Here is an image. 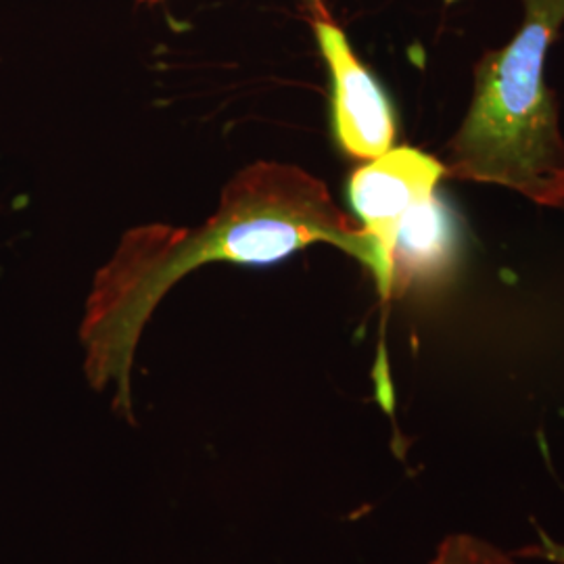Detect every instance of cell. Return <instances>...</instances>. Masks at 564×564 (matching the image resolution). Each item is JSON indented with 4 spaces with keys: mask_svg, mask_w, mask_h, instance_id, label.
<instances>
[{
    "mask_svg": "<svg viewBox=\"0 0 564 564\" xmlns=\"http://www.w3.org/2000/svg\"><path fill=\"white\" fill-rule=\"evenodd\" d=\"M314 242L341 249L379 276L370 235L343 214L324 182L286 163L249 165L199 228H132L95 276L86 303L80 337L88 381L99 391L113 384V408L132 421L130 370L142 328L182 276L209 262H281Z\"/></svg>",
    "mask_w": 564,
    "mask_h": 564,
    "instance_id": "obj_1",
    "label": "cell"
},
{
    "mask_svg": "<svg viewBox=\"0 0 564 564\" xmlns=\"http://www.w3.org/2000/svg\"><path fill=\"white\" fill-rule=\"evenodd\" d=\"M523 23L475 67V95L447 144L445 174L500 184L544 207L564 205V139L545 84L547 51L564 25V0H521Z\"/></svg>",
    "mask_w": 564,
    "mask_h": 564,
    "instance_id": "obj_2",
    "label": "cell"
},
{
    "mask_svg": "<svg viewBox=\"0 0 564 564\" xmlns=\"http://www.w3.org/2000/svg\"><path fill=\"white\" fill-rule=\"evenodd\" d=\"M445 165L419 149L400 147L360 167L349 182V199L364 230L379 253L377 284L384 300L391 297V258L403 216L426 197L435 195Z\"/></svg>",
    "mask_w": 564,
    "mask_h": 564,
    "instance_id": "obj_3",
    "label": "cell"
},
{
    "mask_svg": "<svg viewBox=\"0 0 564 564\" xmlns=\"http://www.w3.org/2000/svg\"><path fill=\"white\" fill-rule=\"evenodd\" d=\"M314 34L333 74L337 139L349 155L372 162L393 149V109L383 88L356 57L345 32L335 21L316 18Z\"/></svg>",
    "mask_w": 564,
    "mask_h": 564,
    "instance_id": "obj_4",
    "label": "cell"
},
{
    "mask_svg": "<svg viewBox=\"0 0 564 564\" xmlns=\"http://www.w3.org/2000/svg\"><path fill=\"white\" fill-rule=\"evenodd\" d=\"M458 226L449 209L431 195L416 203L400 223L391 258V295L414 282L433 281L456 262Z\"/></svg>",
    "mask_w": 564,
    "mask_h": 564,
    "instance_id": "obj_5",
    "label": "cell"
},
{
    "mask_svg": "<svg viewBox=\"0 0 564 564\" xmlns=\"http://www.w3.org/2000/svg\"><path fill=\"white\" fill-rule=\"evenodd\" d=\"M429 564H517L500 547L475 535H449Z\"/></svg>",
    "mask_w": 564,
    "mask_h": 564,
    "instance_id": "obj_6",
    "label": "cell"
},
{
    "mask_svg": "<svg viewBox=\"0 0 564 564\" xmlns=\"http://www.w3.org/2000/svg\"><path fill=\"white\" fill-rule=\"evenodd\" d=\"M307 2L316 9L318 18H328V13H326V9H324V0H307Z\"/></svg>",
    "mask_w": 564,
    "mask_h": 564,
    "instance_id": "obj_7",
    "label": "cell"
}]
</instances>
